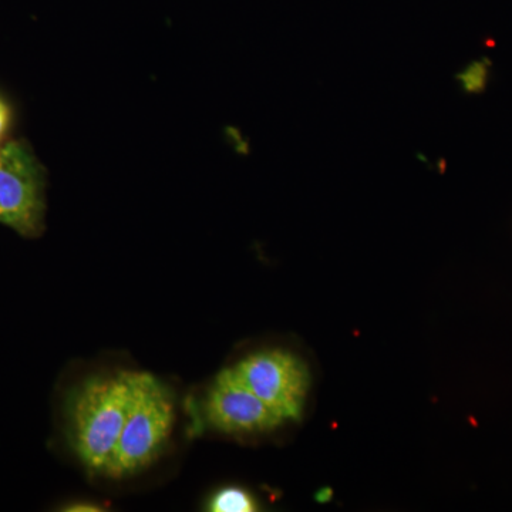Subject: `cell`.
I'll return each instance as SVG.
<instances>
[{"instance_id":"9c48e42d","label":"cell","mask_w":512,"mask_h":512,"mask_svg":"<svg viewBox=\"0 0 512 512\" xmlns=\"http://www.w3.org/2000/svg\"><path fill=\"white\" fill-rule=\"evenodd\" d=\"M9 119L10 113L8 104H6L5 101L0 99V138L5 136L6 130H8Z\"/></svg>"},{"instance_id":"ba28073f","label":"cell","mask_w":512,"mask_h":512,"mask_svg":"<svg viewBox=\"0 0 512 512\" xmlns=\"http://www.w3.org/2000/svg\"><path fill=\"white\" fill-rule=\"evenodd\" d=\"M64 511L70 512H94L101 511L103 508L99 504L86 503V501H79V503L67 504L63 508Z\"/></svg>"},{"instance_id":"52a82bcc","label":"cell","mask_w":512,"mask_h":512,"mask_svg":"<svg viewBox=\"0 0 512 512\" xmlns=\"http://www.w3.org/2000/svg\"><path fill=\"white\" fill-rule=\"evenodd\" d=\"M487 62H478L471 64L470 67L460 74V80L463 82L464 89L470 93L481 92L487 82Z\"/></svg>"},{"instance_id":"5b68a950","label":"cell","mask_w":512,"mask_h":512,"mask_svg":"<svg viewBox=\"0 0 512 512\" xmlns=\"http://www.w3.org/2000/svg\"><path fill=\"white\" fill-rule=\"evenodd\" d=\"M202 416L211 429L227 434L264 433L284 423L245 386L234 367L215 377L202 403Z\"/></svg>"},{"instance_id":"7a4b0ae2","label":"cell","mask_w":512,"mask_h":512,"mask_svg":"<svg viewBox=\"0 0 512 512\" xmlns=\"http://www.w3.org/2000/svg\"><path fill=\"white\" fill-rule=\"evenodd\" d=\"M174 420L171 390L151 373L133 372L126 421L106 476H133L150 466L170 439Z\"/></svg>"},{"instance_id":"6da1fadb","label":"cell","mask_w":512,"mask_h":512,"mask_svg":"<svg viewBox=\"0 0 512 512\" xmlns=\"http://www.w3.org/2000/svg\"><path fill=\"white\" fill-rule=\"evenodd\" d=\"M133 372L92 376L74 386L64 402L67 440L80 463L106 476L130 403Z\"/></svg>"},{"instance_id":"3957f363","label":"cell","mask_w":512,"mask_h":512,"mask_svg":"<svg viewBox=\"0 0 512 512\" xmlns=\"http://www.w3.org/2000/svg\"><path fill=\"white\" fill-rule=\"evenodd\" d=\"M234 370L282 420L301 419L311 377L298 356L282 349L259 350L244 357Z\"/></svg>"},{"instance_id":"277c9868","label":"cell","mask_w":512,"mask_h":512,"mask_svg":"<svg viewBox=\"0 0 512 512\" xmlns=\"http://www.w3.org/2000/svg\"><path fill=\"white\" fill-rule=\"evenodd\" d=\"M43 175L35 157L20 143L0 146V224L23 237L43 231Z\"/></svg>"},{"instance_id":"8992f818","label":"cell","mask_w":512,"mask_h":512,"mask_svg":"<svg viewBox=\"0 0 512 512\" xmlns=\"http://www.w3.org/2000/svg\"><path fill=\"white\" fill-rule=\"evenodd\" d=\"M207 511L211 512H254L259 504L254 495L241 487H224L208 498Z\"/></svg>"}]
</instances>
